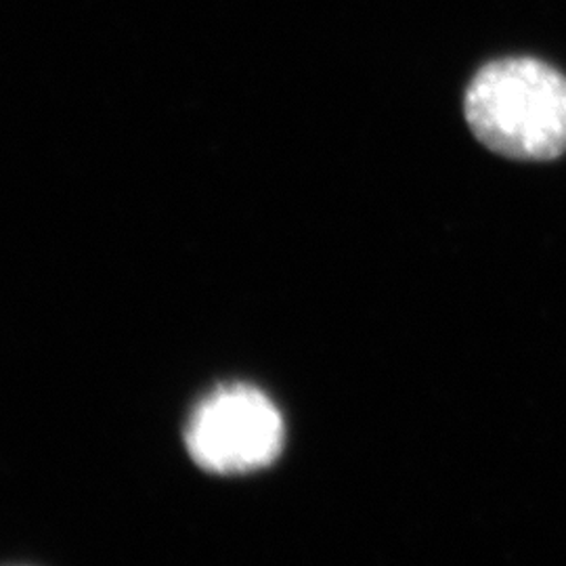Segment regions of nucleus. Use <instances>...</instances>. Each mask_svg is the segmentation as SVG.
<instances>
[{"label":"nucleus","mask_w":566,"mask_h":566,"mask_svg":"<svg viewBox=\"0 0 566 566\" xmlns=\"http://www.w3.org/2000/svg\"><path fill=\"white\" fill-rule=\"evenodd\" d=\"M464 116L493 154L556 160L566 151V76L533 57L491 61L465 88Z\"/></svg>","instance_id":"nucleus-1"},{"label":"nucleus","mask_w":566,"mask_h":566,"mask_svg":"<svg viewBox=\"0 0 566 566\" xmlns=\"http://www.w3.org/2000/svg\"><path fill=\"white\" fill-rule=\"evenodd\" d=\"M282 413L259 388L223 386L191 413L187 449L198 464L217 474H245L273 464L282 453Z\"/></svg>","instance_id":"nucleus-2"}]
</instances>
